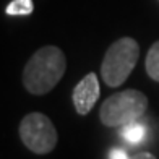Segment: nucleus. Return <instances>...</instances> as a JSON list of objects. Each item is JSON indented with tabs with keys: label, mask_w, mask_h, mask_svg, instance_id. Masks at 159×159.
Returning <instances> with one entry per match:
<instances>
[{
	"label": "nucleus",
	"mask_w": 159,
	"mask_h": 159,
	"mask_svg": "<svg viewBox=\"0 0 159 159\" xmlns=\"http://www.w3.org/2000/svg\"><path fill=\"white\" fill-rule=\"evenodd\" d=\"M67 70L65 54L55 46L41 47L23 70V84L34 96L46 94L62 80Z\"/></svg>",
	"instance_id": "nucleus-1"
},
{
	"label": "nucleus",
	"mask_w": 159,
	"mask_h": 159,
	"mask_svg": "<svg viewBox=\"0 0 159 159\" xmlns=\"http://www.w3.org/2000/svg\"><path fill=\"white\" fill-rule=\"evenodd\" d=\"M140 57V46L132 38H122L115 41L101 63V76L111 88L120 86L133 71Z\"/></svg>",
	"instance_id": "nucleus-2"
},
{
	"label": "nucleus",
	"mask_w": 159,
	"mask_h": 159,
	"mask_svg": "<svg viewBox=\"0 0 159 159\" xmlns=\"http://www.w3.org/2000/svg\"><path fill=\"white\" fill-rule=\"evenodd\" d=\"M148 109V98L136 89L115 93L101 104L99 119L106 127H122L138 120Z\"/></svg>",
	"instance_id": "nucleus-3"
},
{
	"label": "nucleus",
	"mask_w": 159,
	"mask_h": 159,
	"mask_svg": "<svg viewBox=\"0 0 159 159\" xmlns=\"http://www.w3.org/2000/svg\"><path fill=\"white\" fill-rule=\"evenodd\" d=\"M20 138L25 146L36 154H47L57 144V130L47 115L31 112L20 124Z\"/></svg>",
	"instance_id": "nucleus-4"
},
{
	"label": "nucleus",
	"mask_w": 159,
	"mask_h": 159,
	"mask_svg": "<svg viewBox=\"0 0 159 159\" xmlns=\"http://www.w3.org/2000/svg\"><path fill=\"white\" fill-rule=\"evenodd\" d=\"M99 83L96 73H88L73 89V104L80 115L89 114L99 98Z\"/></svg>",
	"instance_id": "nucleus-5"
},
{
	"label": "nucleus",
	"mask_w": 159,
	"mask_h": 159,
	"mask_svg": "<svg viewBox=\"0 0 159 159\" xmlns=\"http://www.w3.org/2000/svg\"><path fill=\"white\" fill-rule=\"evenodd\" d=\"M120 136L122 140H125L128 144H140L146 138V127L138 122H130L127 125H122L120 128Z\"/></svg>",
	"instance_id": "nucleus-6"
},
{
	"label": "nucleus",
	"mask_w": 159,
	"mask_h": 159,
	"mask_svg": "<svg viewBox=\"0 0 159 159\" xmlns=\"http://www.w3.org/2000/svg\"><path fill=\"white\" fill-rule=\"evenodd\" d=\"M144 65H146L148 76L151 80H154V81H159V41H156L148 50Z\"/></svg>",
	"instance_id": "nucleus-7"
},
{
	"label": "nucleus",
	"mask_w": 159,
	"mask_h": 159,
	"mask_svg": "<svg viewBox=\"0 0 159 159\" xmlns=\"http://www.w3.org/2000/svg\"><path fill=\"white\" fill-rule=\"evenodd\" d=\"M34 10L33 0H13V2L7 7L5 11L7 15H30V13Z\"/></svg>",
	"instance_id": "nucleus-8"
},
{
	"label": "nucleus",
	"mask_w": 159,
	"mask_h": 159,
	"mask_svg": "<svg viewBox=\"0 0 159 159\" xmlns=\"http://www.w3.org/2000/svg\"><path fill=\"white\" fill-rule=\"evenodd\" d=\"M109 159H130V157L127 156V151L120 149V148H115L109 153Z\"/></svg>",
	"instance_id": "nucleus-9"
},
{
	"label": "nucleus",
	"mask_w": 159,
	"mask_h": 159,
	"mask_svg": "<svg viewBox=\"0 0 159 159\" xmlns=\"http://www.w3.org/2000/svg\"><path fill=\"white\" fill-rule=\"evenodd\" d=\"M130 159H156V156L151 154V153H138V154H135Z\"/></svg>",
	"instance_id": "nucleus-10"
}]
</instances>
